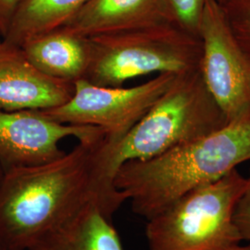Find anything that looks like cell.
I'll use <instances>...</instances> for the list:
<instances>
[{
    "label": "cell",
    "instance_id": "cell-5",
    "mask_svg": "<svg viewBox=\"0 0 250 250\" xmlns=\"http://www.w3.org/2000/svg\"><path fill=\"white\" fill-rule=\"evenodd\" d=\"M248 185L233 169L179 198L147 221L148 250H226L239 245L233 216Z\"/></svg>",
    "mask_w": 250,
    "mask_h": 250
},
{
    "label": "cell",
    "instance_id": "cell-3",
    "mask_svg": "<svg viewBox=\"0 0 250 250\" xmlns=\"http://www.w3.org/2000/svg\"><path fill=\"white\" fill-rule=\"evenodd\" d=\"M228 124L199 69L181 73L121 141L111 144L106 139L103 168L114 181L117 170L126 161L155 158Z\"/></svg>",
    "mask_w": 250,
    "mask_h": 250
},
{
    "label": "cell",
    "instance_id": "cell-15",
    "mask_svg": "<svg viewBox=\"0 0 250 250\" xmlns=\"http://www.w3.org/2000/svg\"><path fill=\"white\" fill-rule=\"evenodd\" d=\"M173 23L192 36L198 37L202 14L208 0H166Z\"/></svg>",
    "mask_w": 250,
    "mask_h": 250
},
{
    "label": "cell",
    "instance_id": "cell-1",
    "mask_svg": "<svg viewBox=\"0 0 250 250\" xmlns=\"http://www.w3.org/2000/svg\"><path fill=\"white\" fill-rule=\"evenodd\" d=\"M104 137L79 142L55 161L3 172L1 248L29 250L90 203H98L112 219L127 197L101 172L99 153Z\"/></svg>",
    "mask_w": 250,
    "mask_h": 250
},
{
    "label": "cell",
    "instance_id": "cell-2",
    "mask_svg": "<svg viewBox=\"0 0 250 250\" xmlns=\"http://www.w3.org/2000/svg\"><path fill=\"white\" fill-rule=\"evenodd\" d=\"M249 161L250 113L155 158L126 161L117 170L114 186L131 201L134 213L148 221Z\"/></svg>",
    "mask_w": 250,
    "mask_h": 250
},
{
    "label": "cell",
    "instance_id": "cell-16",
    "mask_svg": "<svg viewBox=\"0 0 250 250\" xmlns=\"http://www.w3.org/2000/svg\"><path fill=\"white\" fill-rule=\"evenodd\" d=\"M248 181V188L240 197L233 216V221L242 241H250V174Z\"/></svg>",
    "mask_w": 250,
    "mask_h": 250
},
{
    "label": "cell",
    "instance_id": "cell-12",
    "mask_svg": "<svg viewBox=\"0 0 250 250\" xmlns=\"http://www.w3.org/2000/svg\"><path fill=\"white\" fill-rule=\"evenodd\" d=\"M29 250H124L119 233L98 203H90Z\"/></svg>",
    "mask_w": 250,
    "mask_h": 250
},
{
    "label": "cell",
    "instance_id": "cell-4",
    "mask_svg": "<svg viewBox=\"0 0 250 250\" xmlns=\"http://www.w3.org/2000/svg\"><path fill=\"white\" fill-rule=\"evenodd\" d=\"M90 62L84 80L119 87L157 73L181 74L199 66L201 42L174 23L88 37Z\"/></svg>",
    "mask_w": 250,
    "mask_h": 250
},
{
    "label": "cell",
    "instance_id": "cell-19",
    "mask_svg": "<svg viewBox=\"0 0 250 250\" xmlns=\"http://www.w3.org/2000/svg\"><path fill=\"white\" fill-rule=\"evenodd\" d=\"M2 174H3V170H2V168H1V166H0V178H1V176H2ZM0 250H5L3 248H1L0 247Z\"/></svg>",
    "mask_w": 250,
    "mask_h": 250
},
{
    "label": "cell",
    "instance_id": "cell-20",
    "mask_svg": "<svg viewBox=\"0 0 250 250\" xmlns=\"http://www.w3.org/2000/svg\"><path fill=\"white\" fill-rule=\"evenodd\" d=\"M217 1L221 4V3H224V2H226V1H228V0H217Z\"/></svg>",
    "mask_w": 250,
    "mask_h": 250
},
{
    "label": "cell",
    "instance_id": "cell-10",
    "mask_svg": "<svg viewBox=\"0 0 250 250\" xmlns=\"http://www.w3.org/2000/svg\"><path fill=\"white\" fill-rule=\"evenodd\" d=\"M173 23L166 0H88L61 28L82 37Z\"/></svg>",
    "mask_w": 250,
    "mask_h": 250
},
{
    "label": "cell",
    "instance_id": "cell-11",
    "mask_svg": "<svg viewBox=\"0 0 250 250\" xmlns=\"http://www.w3.org/2000/svg\"><path fill=\"white\" fill-rule=\"evenodd\" d=\"M27 59L45 75L75 83L84 79L90 62L88 39L58 28L21 45Z\"/></svg>",
    "mask_w": 250,
    "mask_h": 250
},
{
    "label": "cell",
    "instance_id": "cell-7",
    "mask_svg": "<svg viewBox=\"0 0 250 250\" xmlns=\"http://www.w3.org/2000/svg\"><path fill=\"white\" fill-rule=\"evenodd\" d=\"M198 37L199 72L228 122L250 113V62L217 0H208Z\"/></svg>",
    "mask_w": 250,
    "mask_h": 250
},
{
    "label": "cell",
    "instance_id": "cell-17",
    "mask_svg": "<svg viewBox=\"0 0 250 250\" xmlns=\"http://www.w3.org/2000/svg\"><path fill=\"white\" fill-rule=\"evenodd\" d=\"M24 0H0V36H4L19 7Z\"/></svg>",
    "mask_w": 250,
    "mask_h": 250
},
{
    "label": "cell",
    "instance_id": "cell-9",
    "mask_svg": "<svg viewBox=\"0 0 250 250\" xmlns=\"http://www.w3.org/2000/svg\"><path fill=\"white\" fill-rule=\"evenodd\" d=\"M74 83L47 76L20 45L0 39V110H45L69 101Z\"/></svg>",
    "mask_w": 250,
    "mask_h": 250
},
{
    "label": "cell",
    "instance_id": "cell-8",
    "mask_svg": "<svg viewBox=\"0 0 250 250\" xmlns=\"http://www.w3.org/2000/svg\"><path fill=\"white\" fill-rule=\"evenodd\" d=\"M104 136L98 127L64 125L39 110H0V166L4 172L44 164L66 153L60 147L65 138L92 142Z\"/></svg>",
    "mask_w": 250,
    "mask_h": 250
},
{
    "label": "cell",
    "instance_id": "cell-14",
    "mask_svg": "<svg viewBox=\"0 0 250 250\" xmlns=\"http://www.w3.org/2000/svg\"><path fill=\"white\" fill-rule=\"evenodd\" d=\"M220 5L233 36L250 62V0H228Z\"/></svg>",
    "mask_w": 250,
    "mask_h": 250
},
{
    "label": "cell",
    "instance_id": "cell-6",
    "mask_svg": "<svg viewBox=\"0 0 250 250\" xmlns=\"http://www.w3.org/2000/svg\"><path fill=\"white\" fill-rule=\"evenodd\" d=\"M177 75L159 74L133 87L99 86L82 79L74 83V92L69 101L39 111L64 125L100 128L109 143L116 144L169 88Z\"/></svg>",
    "mask_w": 250,
    "mask_h": 250
},
{
    "label": "cell",
    "instance_id": "cell-18",
    "mask_svg": "<svg viewBox=\"0 0 250 250\" xmlns=\"http://www.w3.org/2000/svg\"><path fill=\"white\" fill-rule=\"evenodd\" d=\"M250 250V244L247 245V246H239V245H237V246H234V247H232L231 249H228V250Z\"/></svg>",
    "mask_w": 250,
    "mask_h": 250
},
{
    "label": "cell",
    "instance_id": "cell-13",
    "mask_svg": "<svg viewBox=\"0 0 250 250\" xmlns=\"http://www.w3.org/2000/svg\"><path fill=\"white\" fill-rule=\"evenodd\" d=\"M87 1L24 0L2 38L21 46L32 37L62 26Z\"/></svg>",
    "mask_w": 250,
    "mask_h": 250
}]
</instances>
